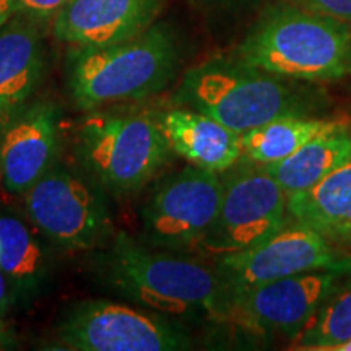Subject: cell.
Returning a JSON list of instances; mask_svg holds the SVG:
<instances>
[{
	"instance_id": "obj_4",
	"label": "cell",
	"mask_w": 351,
	"mask_h": 351,
	"mask_svg": "<svg viewBox=\"0 0 351 351\" xmlns=\"http://www.w3.org/2000/svg\"><path fill=\"white\" fill-rule=\"evenodd\" d=\"M182 47L168 23L137 36L96 47H70L67 90L82 111L132 103L158 95L178 77Z\"/></svg>"
},
{
	"instance_id": "obj_20",
	"label": "cell",
	"mask_w": 351,
	"mask_h": 351,
	"mask_svg": "<svg viewBox=\"0 0 351 351\" xmlns=\"http://www.w3.org/2000/svg\"><path fill=\"white\" fill-rule=\"evenodd\" d=\"M351 339V283H343L324 302L296 339L298 348L335 351Z\"/></svg>"
},
{
	"instance_id": "obj_27",
	"label": "cell",
	"mask_w": 351,
	"mask_h": 351,
	"mask_svg": "<svg viewBox=\"0 0 351 351\" xmlns=\"http://www.w3.org/2000/svg\"><path fill=\"white\" fill-rule=\"evenodd\" d=\"M335 351H351V339L346 340L345 343H341Z\"/></svg>"
},
{
	"instance_id": "obj_21",
	"label": "cell",
	"mask_w": 351,
	"mask_h": 351,
	"mask_svg": "<svg viewBox=\"0 0 351 351\" xmlns=\"http://www.w3.org/2000/svg\"><path fill=\"white\" fill-rule=\"evenodd\" d=\"M69 2L70 0H15V12L39 25H46L52 23Z\"/></svg>"
},
{
	"instance_id": "obj_25",
	"label": "cell",
	"mask_w": 351,
	"mask_h": 351,
	"mask_svg": "<svg viewBox=\"0 0 351 351\" xmlns=\"http://www.w3.org/2000/svg\"><path fill=\"white\" fill-rule=\"evenodd\" d=\"M15 343L16 341H15V337H13V333L3 326L2 319H0V351L15 348Z\"/></svg>"
},
{
	"instance_id": "obj_16",
	"label": "cell",
	"mask_w": 351,
	"mask_h": 351,
	"mask_svg": "<svg viewBox=\"0 0 351 351\" xmlns=\"http://www.w3.org/2000/svg\"><path fill=\"white\" fill-rule=\"evenodd\" d=\"M288 215L333 244L351 243V160L315 186L287 195Z\"/></svg>"
},
{
	"instance_id": "obj_2",
	"label": "cell",
	"mask_w": 351,
	"mask_h": 351,
	"mask_svg": "<svg viewBox=\"0 0 351 351\" xmlns=\"http://www.w3.org/2000/svg\"><path fill=\"white\" fill-rule=\"evenodd\" d=\"M326 98L311 82L274 75L232 54L213 56L189 69L171 101L243 135L278 117L315 116L326 108Z\"/></svg>"
},
{
	"instance_id": "obj_11",
	"label": "cell",
	"mask_w": 351,
	"mask_h": 351,
	"mask_svg": "<svg viewBox=\"0 0 351 351\" xmlns=\"http://www.w3.org/2000/svg\"><path fill=\"white\" fill-rule=\"evenodd\" d=\"M346 276L351 275L317 270L251 288L231 298L228 322L257 335L296 340Z\"/></svg>"
},
{
	"instance_id": "obj_14",
	"label": "cell",
	"mask_w": 351,
	"mask_h": 351,
	"mask_svg": "<svg viewBox=\"0 0 351 351\" xmlns=\"http://www.w3.org/2000/svg\"><path fill=\"white\" fill-rule=\"evenodd\" d=\"M44 62L41 25L15 13L0 26V125L28 104Z\"/></svg>"
},
{
	"instance_id": "obj_22",
	"label": "cell",
	"mask_w": 351,
	"mask_h": 351,
	"mask_svg": "<svg viewBox=\"0 0 351 351\" xmlns=\"http://www.w3.org/2000/svg\"><path fill=\"white\" fill-rule=\"evenodd\" d=\"M300 5L351 26V0H295Z\"/></svg>"
},
{
	"instance_id": "obj_26",
	"label": "cell",
	"mask_w": 351,
	"mask_h": 351,
	"mask_svg": "<svg viewBox=\"0 0 351 351\" xmlns=\"http://www.w3.org/2000/svg\"><path fill=\"white\" fill-rule=\"evenodd\" d=\"M15 0H0V26L15 15Z\"/></svg>"
},
{
	"instance_id": "obj_13",
	"label": "cell",
	"mask_w": 351,
	"mask_h": 351,
	"mask_svg": "<svg viewBox=\"0 0 351 351\" xmlns=\"http://www.w3.org/2000/svg\"><path fill=\"white\" fill-rule=\"evenodd\" d=\"M165 0H70L52 20L54 36L70 47L124 41L155 23Z\"/></svg>"
},
{
	"instance_id": "obj_24",
	"label": "cell",
	"mask_w": 351,
	"mask_h": 351,
	"mask_svg": "<svg viewBox=\"0 0 351 351\" xmlns=\"http://www.w3.org/2000/svg\"><path fill=\"white\" fill-rule=\"evenodd\" d=\"M15 304V298H13L12 288L7 282V276L0 269V319H3L10 313V309Z\"/></svg>"
},
{
	"instance_id": "obj_12",
	"label": "cell",
	"mask_w": 351,
	"mask_h": 351,
	"mask_svg": "<svg viewBox=\"0 0 351 351\" xmlns=\"http://www.w3.org/2000/svg\"><path fill=\"white\" fill-rule=\"evenodd\" d=\"M59 112L54 104H25L0 125V187L23 197L57 163Z\"/></svg>"
},
{
	"instance_id": "obj_10",
	"label": "cell",
	"mask_w": 351,
	"mask_h": 351,
	"mask_svg": "<svg viewBox=\"0 0 351 351\" xmlns=\"http://www.w3.org/2000/svg\"><path fill=\"white\" fill-rule=\"evenodd\" d=\"M213 267L231 300L251 288L307 271L332 270L351 275V256L319 232L295 225L251 249L217 257Z\"/></svg>"
},
{
	"instance_id": "obj_7",
	"label": "cell",
	"mask_w": 351,
	"mask_h": 351,
	"mask_svg": "<svg viewBox=\"0 0 351 351\" xmlns=\"http://www.w3.org/2000/svg\"><path fill=\"white\" fill-rule=\"evenodd\" d=\"M223 194L219 173L189 165L161 179L140 212V241L168 252L199 251Z\"/></svg>"
},
{
	"instance_id": "obj_23",
	"label": "cell",
	"mask_w": 351,
	"mask_h": 351,
	"mask_svg": "<svg viewBox=\"0 0 351 351\" xmlns=\"http://www.w3.org/2000/svg\"><path fill=\"white\" fill-rule=\"evenodd\" d=\"M204 5L218 8V10H228V12H238V10H251L262 0H200Z\"/></svg>"
},
{
	"instance_id": "obj_6",
	"label": "cell",
	"mask_w": 351,
	"mask_h": 351,
	"mask_svg": "<svg viewBox=\"0 0 351 351\" xmlns=\"http://www.w3.org/2000/svg\"><path fill=\"white\" fill-rule=\"evenodd\" d=\"M23 197L34 230L62 251H91L114 236L103 191L59 161Z\"/></svg>"
},
{
	"instance_id": "obj_5",
	"label": "cell",
	"mask_w": 351,
	"mask_h": 351,
	"mask_svg": "<svg viewBox=\"0 0 351 351\" xmlns=\"http://www.w3.org/2000/svg\"><path fill=\"white\" fill-rule=\"evenodd\" d=\"M72 155L83 174L101 191L129 197L155 179L173 150L158 114L106 106L86 111L77 122Z\"/></svg>"
},
{
	"instance_id": "obj_19",
	"label": "cell",
	"mask_w": 351,
	"mask_h": 351,
	"mask_svg": "<svg viewBox=\"0 0 351 351\" xmlns=\"http://www.w3.org/2000/svg\"><path fill=\"white\" fill-rule=\"evenodd\" d=\"M343 125L339 119L317 116L278 117L241 135L243 158L257 165L282 161L309 140Z\"/></svg>"
},
{
	"instance_id": "obj_17",
	"label": "cell",
	"mask_w": 351,
	"mask_h": 351,
	"mask_svg": "<svg viewBox=\"0 0 351 351\" xmlns=\"http://www.w3.org/2000/svg\"><path fill=\"white\" fill-rule=\"evenodd\" d=\"M34 231L19 218L0 217V269L21 306L41 296L51 280V256Z\"/></svg>"
},
{
	"instance_id": "obj_8",
	"label": "cell",
	"mask_w": 351,
	"mask_h": 351,
	"mask_svg": "<svg viewBox=\"0 0 351 351\" xmlns=\"http://www.w3.org/2000/svg\"><path fill=\"white\" fill-rule=\"evenodd\" d=\"M56 335L62 348L73 351H176L192 345L161 314L108 300L73 302L57 322Z\"/></svg>"
},
{
	"instance_id": "obj_18",
	"label": "cell",
	"mask_w": 351,
	"mask_h": 351,
	"mask_svg": "<svg viewBox=\"0 0 351 351\" xmlns=\"http://www.w3.org/2000/svg\"><path fill=\"white\" fill-rule=\"evenodd\" d=\"M351 160V132L345 124L324 132L300 150L270 165H261L287 195L315 186Z\"/></svg>"
},
{
	"instance_id": "obj_15",
	"label": "cell",
	"mask_w": 351,
	"mask_h": 351,
	"mask_svg": "<svg viewBox=\"0 0 351 351\" xmlns=\"http://www.w3.org/2000/svg\"><path fill=\"white\" fill-rule=\"evenodd\" d=\"M171 150L197 168L225 173L243 158L238 132L194 109L174 108L158 114Z\"/></svg>"
},
{
	"instance_id": "obj_1",
	"label": "cell",
	"mask_w": 351,
	"mask_h": 351,
	"mask_svg": "<svg viewBox=\"0 0 351 351\" xmlns=\"http://www.w3.org/2000/svg\"><path fill=\"white\" fill-rule=\"evenodd\" d=\"M99 280L117 295L161 315L228 322L230 295L215 267L153 249L124 231L95 262Z\"/></svg>"
},
{
	"instance_id": "obj_3",
	"label": "cell",
	"mask_w": 351,
	"mask_h": 351,
	"mask_svg": "<svg viewBox=\"0 0 351 351\" xmlns=\"http://www.w3.org/2000/svg\"><path fill=\"white\" fill-rule=\"evenodd\" d=\"M234 56L293 80H340L351 73V26L295 0H276L261 12Z\"/></svg>"
},
{
	"instance_id": "obj_9",
	"label": "cell",
	"mask_w": 351,
	"mask_h": 351,
	"mask_svg": "<svg viewBox=\"0 0 351 351\" xmlns=\"http://www.w3.org/2000/svg\"><path fill=\"white\" fill-rule=\"evenodd\" d=\"M288 197L261 165L249 161L223 178L218 213L199 252L219 257L251 249L283 230Z\"/></svg>"
}]
</instances>
